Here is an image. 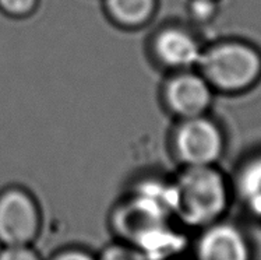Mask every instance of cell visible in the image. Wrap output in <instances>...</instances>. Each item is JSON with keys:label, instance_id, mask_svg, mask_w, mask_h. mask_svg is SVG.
Listing matches in <instances>:
<instances>
[{"label": "cell", "instance_id": "obj_1", "mask_svg": "<svg viewBox=\"0 0 261 260\" xmlns=\"http://www.w3.org/2000/svg\"><path fill=\"white\" fill-rule=\"evenodd\" d=\"M173 182L175 220L183 227L200 231L229 217L234 206L230 176L218 165L186 167Z\"/></svg>", "mask_w": 261, "mask_h": 260}, {"label": "cell", "instance_id": "obj_2", "mask_svg": "<svg viewBox=\"0 0 261 260\" xmlns=\"http://www.w3.org/2000/svg\"><path fill=\"white\" fill-rule=\"evenodd\" d=\"M197 72L214 91L246 92L261 80V52L242 39H224L203 49Z\"/></svg>", "mask_w": 261, "mask_h": 260}, {"label": "cell", "instance_id": "obj_3", "mask_svg": "<svg viewBox=\"0 0 261 260\" xmlns=\"http://www.w3.org/2000/svg\"><path fill=\"white\" fill-rule=\"evenodd\" d=\"M225 149L224 130L207 115L181 119L173 133L175 155L183 168L218 165Z\"/></svg>", "mask_w": 261, "mask_h": 260}, {"label": "cell", "instance_id": "obj_4", "mask_svg": "<svg viewBox=\"0 0 261 260\" xmlns=\"http://www.w3.org/2000/svg\"><path fill=\"white\" fill-rule=\"evenodd\" d=\"M194 260H256V245L249 229L230 217L197 231Z\"/></svg>", "mask_w": 261, "mask_h": 260}, {"label": "cell", "instance_id": "obj_5", "mask_svg": "<svg viewBox=\"0 0 261 260\" xmlns=\"http://www.w3.org/2000/svg\"><path fill=\"white\" fill-rule=\"evenodd\" d=\"M41 210L37 200L21 187L0 193V245L30 246L41 232Z\"/></svg>", "mask_w": 261, "mask_h": 260}, {"label": "cell", "instance_id": "obj_6", "mask_svg": "<svg viewBox=\"0 0 261 260\" xmlns=\"http://www.w3.org/2000/svg\"><path fill=\"white\" fill-rule=\"evenodd\" d=\"M166 106L179 119L207 115L213 104L214 90L198 72H177L164 88Z\"/></svg>", "mask_w": 261, "mask_h": 260}, {"label": "cell", "instance_id": "obj_7", "mask_svg": "<svg viewBox=\"0 0 261 260\" xmlns=\"http://www.w3.org/2000/svg\"><path fill=\"white\" fill-rule=\"evenodd\" d=\"M203 49L197 38L180 27H171L161 31L154 42L156 58L177 72L197 67Z\"/></svg>", "mask_w": 261, "mask_h": 260}, {"label": "cell", "instance_id": "obj_8", "mask_svg": "<svg viewBox=\"0 0 261 260\" xmlns=\"http://www.w3.org/2000/svg\"><path fill=\"white\" fill-rule=\"evenodd\" d=\"M233 204L245 217L261 223V153L242 161L230 176Z\"/></svg>", "mask_w": 261, "mask_h": 260}, {"label": "cell", "instance_id": "obj_9", "mask_svg": "<svg viewBox=\"0 0 261 260\" xmlns=\"http://www.w3.org/2000/svg\"><path fill=\"white\" fill-rule=\"evenodd\" d=\"M108 13L124 27H140L152 17L156 0H105Z\"/></svg>", "mask_w": 261, "mask_h": 260}, {"label": "cell", "instance_id": "obj_10", "mask_svg": "<svg viewBox=\"0 0 261 260\" xmlns=\"http://www.w3.org/2000/svg\"><path fill=\"white\" fill-rule=\"evenodd\" d=\"M96 257L98 260H147L136 246L123 241L120 244L107 246L101 255Z\"/></svg>", "mask_w": 261, "mask_h": 260}, {"label": "cell", "instance_id": "obj_11", "mask_svg": "<svg viewBox=\"0 0 261 260\" xmlns=\"http://www.w3.org/2000/svg\"><path fill=\"white\" fill-rule=\"evenodd\" d=\"M218 13L217 0H190L189 14L198 24H207Z\"/></svg>", "mask_w": 261, "mask_h": 260}, {"label": "cell", "instance_id": "obj_12", "mask_svg": "<svg viewBox=\"0 0 261 260\" xmlns=\"http://www.w3.org/2000/svg\"><path fill=\"white\" fill-rule=\"evenodd\" d=\"M37 5L38 0H0V9L11 17L28 16Z\"/></svg>", "mask_w": 261, "mask_h": 260}, {"label": "cell", "instance_id": "obj_13", "mask_svg": "<svg viewBox=\"0 0 261 260\" xmlns=\"http://www.w3.org/2000/svg\"><path fill=\"white\" fill-rule=\"evenodd\" d=\"M0 260H42L31 245L30 246H3Z\"/></svg>", "mask_w": 261, "mask_h": 260}, {"label": "cell", "instance_id": "obj_14", "mask_svg": "<svg viewBox=\"0 0 261 260\" xmlns=\"http://www.w3.org/2000/svg\"><path fill=\"white\" fill-rule=\"evenodd\" d=\"M50 260H98V257L87 250L66 249L52 256Z\"/></svg>", "mask_w": 261, "mask_h": 260}]
</instances>
